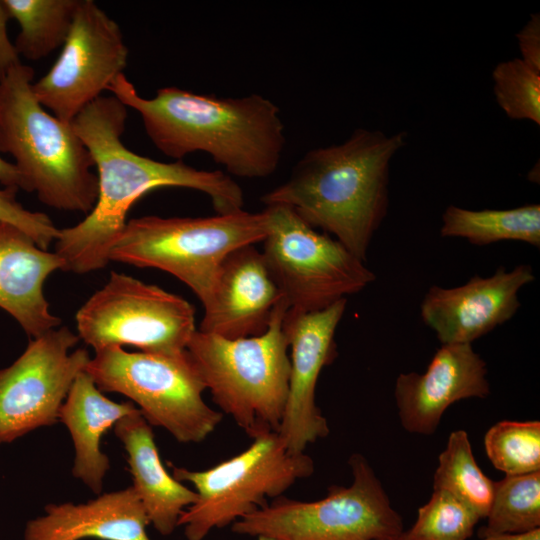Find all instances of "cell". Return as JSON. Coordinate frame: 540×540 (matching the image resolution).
Returning a JSON list of instances; mask_svg holds the SVG:
<instances>
[{
  "mask_svg": "<svg viewBox=\"0 0 540 540\" xmlns=\"http://www.w3.org/2000/svg\"><path fill=\"white\" fill-rule=\"evenodd\" d=\"M9 20L8 12L3 1L0 0V79L22 63L14 43L8 35L7 24Z\"/></svg>",
  "mask_w": 540,
  "mask_h": 540,
  "instance_id": "cell-31",
  "label": "cell"
},
{
  "mask_svg": "<svg viewBox=\"0 0 540 540\" xmlns=\"http://www.w3.org/2000/svg\"><path fill=\"white\" fill-rule=\"evenodd\" d=\"M287 310L282 299L263 334L227 339L196 330L186 348L213 402L253 439L278 432L283 418L290 377Z\"/></svg>",
  "mask_w": 540,
  "mask_h": 540,
  "instance_id": "cell-5",
  "label": "cell"
},
{
  "mask_svg": "<svg viewBox=\"0 0 540 540\" xmlns=\"http://www.w3.org/2000/svg\"><path fill=\"white\" fill-rule=\"evenodd\" d=\"M19 25L14 46L20 57L38 61L63 46L79 0H2Z\"/></svg>",
  "mask_w": 540,
  "mask_h": 540,
  "instance_id": "cell-23",
  "label": "cell"
},
{
  "mask_svg": "<svg viewBox=\"0 0 540 540\" xmlns=\"http://www.w3.org/2000/svg\"><path fill=\"white\" fill-rule=\"evenodd\" d=\"M28 521L24 540H150L144 506L132 486L87 503L49 504Z\"/></svg>",
  "mask_w": 540,
  "mask_h": 540,
  "instance_id": "cell-19",
  "label": "cell"
},
{
  "mask_svg": "<svg viewBox=\"0 0 540 540\" xmlns=\"http://www.w3.org/2000/svg\"><path fill=\"white\" fill-rule=\"evenodd\" d=\"M85 372L101 392L125 395L150 425L179 442L205 440L223 418L204 402L206 387L187 350L159 355L107 347L95 352Z\"/></svg>",
  "mask_w": 540,
  "mask_h": 540,
  "instance_id": "cell-8",
  "label": "cell"
},
{
  "mask_svg": "<svg viewBox=\"0 0 540 540\" xmlns=\"http://www.w3.org/2000/svg\"><path fill=\"white\" fill-rule=\"evenodd\" d=\"M480 540H540V529L523 534H504L482 537Z\"/></svg>",
  "mask_w": 540,
  "mask_h": 540,
  "instance_id": "cell-33",
  "label": "cell"
},
{
  "mask_svg": "<svg viewBox=\"0 0 540 540\" xmlns=\"http://www.w3.org/2000/svg\"><path fill=\"white\" fill-rule=\"evenodd\" d=\"M264 211L268 233L261 252L289 310H322L376 279L365 262L289 206L271 204Z\"/></svg>",
  "mask_w": 540,
  "mask_h": 540,
  "instance_id": "cell-10",
  "label": "cell"
},
{
  "mask_svg": "<svg viewBox=\"0 0 540 540\" xmlns=\"http://www.w3.org/2000/svg\"><path fill=\"white\" fill-rule=\"evenodd\" d=\"M487 457L506 476L540 471V422H497L484 437Z\"/></svg>",
  "mask_w": 540,
  "mask_h": 540,
  "instance_id": "cell-26",
  "label": "cell"
},
{
  "mask_svg": "<svg viewBox=\"0 0 540 540\" xmlns=\"http://www.w3.org/2000/svg\"><path fill=\"white\" fill-rule=\"evenodd\" d=\"M440 235L464 238L477 246L500 241H521L540 247V205L511 209L469 210L449 205L442 214Z\"/></svg>",
  "mask_w": 540,
  "mask_h": 540,
  "instance_id": "cell-22",
  "label": "cell"
},
{
  "mask_svg": "<svg viewBox=\"0 0 540 540\" xmlns=\"http://www.w3.org/2000/svg\"><path fill=\"white\" fill-rule=\"evenodd\" d=\"M481 520L479 515L449 492L433 489L418 509L415 523L396 540H467Z\"/></svg>",
  "mask_w": 540,
  "mask_h": 540,
  "instance_id": "cell-27",
  "label": "cell"
},
{
  "mask_svg": "<svg viewBox=\"0 0 540 540\" xmlns=\"http://www.w3.org/2000/svg\"><path fill=\"white\" fill-rule=\"evenodd\" d=\"M492 80L495 101L508 118L540 125V70L514 58L499 62Z\"/></svg>",
  "mask_w": 540,
  "mask_h": 540,
  "instance_id": "cell-28",
  "label": "cell"
},
{
  "mask_svg": "<svg viewBox=\"0 0 540 540\" xmlns=\"http://www.w3.org/2000/svg\"><path fill=\"white\" fill-rule=\"evenodd\" d=\"M253 440L245 451L206 470L169 464L173 477L190 482L197 493L178 523L187 540H203L211 530L265 507L268 498L281 496L297 480L313 474L311 457L288 452L278 432Z\"/></svg>",
  "mask_w": 540,
  "mask_h": 540,
  "instance_id": "cell-9",
  "label": "cell"
},
{
  "mask_svg": "<svg viewBox=\"0 0 540 540\" xmlns=\"http://www.w3.org/2000/svg\"><path fill=\"white\" fill-rule=\"evenodd\" d=\"M433 489H441L473 509L479 517L489 513L495 482L478 466L466 431H453L438 457L433 476Z\"/></svg>",
  "mask_w": 540,
  "mask_h": 540,
  "instance_id": "cell-24",
  "label": "cell"
},
{
  "mask_svg": "<svg viewBox=\"0 0 540 540\" xmlns=\"http://www.w3.org/2000/svg\"><path fill=\"white\" fill-rule=\"evenodd\" d=\"M107 90L138 112L151 142L176 161L201 151L229 176L249 179L266 178L279 166L285 126L279 107L260 94L223 98L169 86L144 98L124 73Z\"/></svg>",
  "mask_w": 540,
  "mask_h": 540,
  "instance_id": "cell-2",
  "label": "cell"
},
{
  "mask_svg": "<svg viewBox=\"0 0 540 540\" xmlns=\"http://www.w3.org/2000/svg\"><path fill=\"white\" fill-rule=\"evenodd\" d=\"M137 409L131 402L108 399L85 370L77 375L60 407L58 420L68 428L74 444L73 476L96 494L102 491L103 478L110 467L108 457L101 451L102 436L119 419Z\"/></svg>",
  "mask_w": 540,
  "mask_h": 540,
  "instance_id": "cell-21",
  "label": "cell"
},
{
  "mask_svg": "<svg viewBox=\"0 0 540 540\" xmlns=\"http://www.w3.org/2000/svg\"><path fill=\"white\" fill-rule=\"evenodd\" d=\"M482 537L523 534L540 529V471L505 476L495 482Z\"/></svg>",
  "mask_w": 540,
  "mask_h": 540,
  "instance_id": "cell-25",
  "label": "cell"
},
{
  "mask_svg": "<svg viewBox=\"0 0 540 540\" xmlns=\"http://www.w3.org/2000/svg\"><path fill=\"white\" fill-rule=\"evenodd\" d=\"M267 233L264 210L196 218L144 216L126 222L109 260L168 272L203 304L224 259L235 249L263 241Z\"/></svg>",
  "mask_w": 540,
  "mask_h": 540,
  "instance_id": "cell-6",
  "label": "cell"
},
{
  "mask_svg": "<svg viewBox=\"0 0 540 540\" xmlns=\"http://www.w3.org/2000/svg\"><path fill=\"white\" fill-rule=\"evenodd\" d=\"M520 59L540 70V14L533 13L526 24L516 34Z\"/></svg>",
  "mask_w": 540,
  "mask_h": 540,
  "instance_id": "cell-30",
  "label": "cell"
},
{
  "mask_svg": "<svg viewBox=\"0 0 540 540\" xmlns=\"http://www.w3.org/2000/svg\"><path fill=\"white\" fill-rule=\"evenodd\" d=\"M257 540H276V539H273V538L267 537V536H258Z\"/></svg>",
  "mask_w": 540,
  "mask_h": 540,
  "instance_id": "cell-34",
  "label": "cell"
},
{
  "mask_svg": "<svg viewBox=\"0 0 540 540\" xmlns=\"http://www.w3.org/2000/svg\"><path fill=\"white\" fill-rule=\"evenodd\" d=\"M127 59L118 23L93 0H79L58 58L32 84L34 96L58 119L72 123L123 74Z\"/></svg>",
  "mask_w": 540,
  "mask_h": 540,
  "instance_id": "cell-12",
  "label": "cell"
},
{
  "mask_svg": "<svg viewBox=\"0 0 540 540\" xmlns=\"http://www.w3.org/2000/svg\"><path fill=\"white\" fill-rule=\"evenodd\" d=\"M370 540H396V539H370Z\"/></svg>",
  "mask_w": 540,
  "mask_h": 540,
  "instance_id": "cell-35",
  "label": "cell"
},
{
  "mask_svg": "<svg viewBox=\"0 0 540 540\" xmlns=\"http://www.w3.org/2000/svg\"><path fill=\"white\" fill-rule=\"evenodd\" d=\"M487 367L472 344H442L423 373H401L394 396L403 428L431 435L446 409L468 398H486Z\"/></svg>",
  "mask_w": 540,
  "mask_h": 540,
  "instance_id": "cell-16",
  "label": "cell"
},
{
  "mask_svg": "<svg viewBox=\"0 0 540 540\" xmlns=\"http://www.w3.org/2000/svg\"><path fill=\"white\" fill-rule=\"evenodd\" d=\"M0 184L3 187L25 190L23 179L12 162L0 155Z\"/></svg>",
  "mask_w": 540,
  "mask_h": 540,
  "instance_id": "cell-32",
  "label": "cell"
},
{
  "mask_svg": "<svg viewBox=\"0 0 540 540\" xmlns=\"http://www.w3.org/2000/svg\"><path fill=\"white\" fill-rule=\"evenodd\" d=\"M406 141L404 131L355 129L343 143L307 151L261 201L289 206L365 262L387 214L391 160Z\"/></svg>",
  "mask_w": 540,
  "mask_h": 540,
  "instance_id": "cell-3",
  "label": "cell"
},
{
  "mask_svg": "<svg viewBox=\"0 0 540 540\" xmlns=\"http://www.w3.org/2000/svg\"><path fill=\"white\" fill-rule=\"evenodd\" d=\"M534 280L532 267L520 264L452 288L432 285L420 305L422 320L441 344H472L516 314L520 289Z\"/></svg>",
  "mask_w": 540,
  "mask_h": 540,
  "instance_id": "cell-15",
  "label": "cell"
},
{
  "mask_svg": "<svg viewBox=\"0 0 540 540\" xmlns=\"http://www.w3.org/2000/svg\"><path fill=\"white\" fill-rule=\"evenodd\" d=\"M347 298L313 312L287 310L283 330L290 355L287 402L278 434L288 452L304 453L308 444L329 434L326 418L315 403L319 375L337 356L335 332Z\"/></svg>",
  "mask_w": 540,
  "mask_h": 540,
  "instance_id": "cell-14",
  "label": "cell"
},
{
  "mask_svg": "<svg viewBox=\"0 0 540 540\" xmlns=\"http://www.w3.org/2000/svg\"><path fill=\"white\" fill-rule=\"evenodd\" d=\"M127 115V107L115 96H101L72 121L97 169L98 195L86 217L60 229L54 242L65 271L85 274L106 267L128 211L151 190L182 187L203 192L216 214L243 208L242 189L227 173L199 170L182 160L160 162L128 149L121 140Z\"/></svg>",
  "mask_w": 540,
  "mask_h": 540,
  "instance_id": "cell-1",
  "label": "cell"
},
{
  "mask_svg": "<svg viewBox=\"0 0 540 540\" xmlns=\"http://www.w3.org/2000/svg\"><path fill=\"white\" fill-rule=\"evenodd\" d=\"M282 299L262 252L240 247L222 262L198 330L227 339L263 334Z\"/></svg>",
  "mask_w": 540,
  "mask_h": 540,
  "instance_id": "cell-17",
  "label": "cell"
},
{
  "mask_svg": "<svg viewBox=\"0 0 540 540\" xmlns=\"http://www.w3.org/2000/svg\"><path fill=\"white\" fill-rule=\"evenodd\" d=\"M114 433L127 454L129 470L149 522L163 536L178 527L182 513L197 500V493L171 476L164 468L151 425L138 408L119 419Z\"/></svg>",
  "mask_w": 540,
  "mask_h": 540,
  "instance_id": "cell-20",
  "label": "cell"
},
{
  "mask_svg": "<svg viewBox=\"0 0 540 540\" xmlns=\"http://www.w3.org/2000/svg\"><path fill=\"white\" fill-rule=\"evenodd\" d=\"M17 191L16 188H0V221L15 225L47 250L57 239L60 229L46 214L24 208L16 199Z\"/></svg>",
  "mask_w": 540,
  "mask_h": 540,
  "instance_id": "cell-29",
  "label": "cell"
},
{
  "mask_svg": "<svg viewBox=\"0 0 540 540\" xmlns=\"http://www.w3.org/2000/svg\"><path fill=\"white\" fill-rule=\"evenodd\" d=\"M79 339L57 327L33 338L12 365L0 369V444L58 421L73 381L90 360L86 349L70 352Z\"/></svg>",
  "mask_w": 540,
  "mask_h": 540,
  "instance_id": "cell-13",
  "label": "cell"
},
{
  "mask_svg": "<svg viewBox=\"0 0 540 540\" xmlns=\"http://www.w3.org/2000/svg\"><path fill=\"white\" fill-rule=\"evenodd\" d=\"M34 71L23 63L0 79V154H9L25 191L48 207L92 210L98 195L93 158L76 133L36 99Z\"/></svg>",
  "mask_w": 540,
  "mask_h": 540,
  "instance_id": "cell-4",
  "label": "cell"
},
{
  "mask_svg": "<svg viewBox=\"0 0 540 540\" xmlns=\"http://www.w3.org/2000/svg\"><path fill=\"white\" fill-rule=\"evenodd\" d=\"M75 321L79 338L95 352L133 346L140 352L174 355L186 350L197 330L195 309L187 300L118 272H111L79 308Z\"/></svg>",
  "mask_w": 540,
  "mask_h": 540,
  "instance_id": "cell-11",
  "label": "cell"
},
{
  "mask_svg": "<svg viewBox=\"0 0 540 540\" xmlns=\"http://www.w3.org/2000/svg\"><path fill=\"white\" fill-rule=\"evenodd\" d=\"M65 271L55 252L39 247L24 231L0 221V308L33 338L60 326L44 295L50 274Z\"/></svg>",
  "mask_w": 540,
  "mask_h": 540,
  "instance_id": "cell-18",
  "label": "cell"
},
{
  "mask_svg": "<svg viewBox=\"0 0 540 540\" xmlns=\"http://www.w3.org/2000/svg\"><path fill=\"white\" fill-rule=\"evenodd\" d=\"M353 482L331 486L327 495L312 502L279 496L232 524L239 535L276 540L397 539L404 531L401 515L366 458H349Z\"/></svg>",
  "mask_w": 540,
  "mask_h": 540,
  "instance_id": "cell-7",
  "label": "cell"
}]
</instances>
